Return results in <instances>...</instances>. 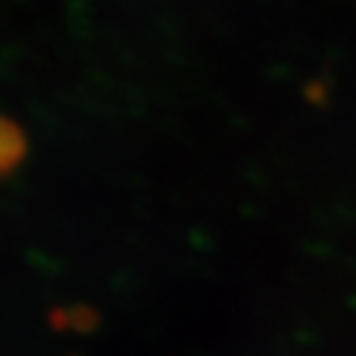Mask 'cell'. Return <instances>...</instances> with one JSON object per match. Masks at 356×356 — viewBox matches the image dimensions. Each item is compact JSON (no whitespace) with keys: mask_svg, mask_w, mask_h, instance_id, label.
I'll return each instance as SVG.
<instances>
[{"mask_svg":"<svg viewBox=\"0 0 356 356\" xmlns=\"http://www.w3.org/2000/svg\"><path fill=\"white\" fill-rule=\"evenodd\" d=\"M26 132L12 121V118H3L0 115V177L12 174L23 157H26Z\"/></svg>","mask_w":356,"mask_h":356,"instance_id":"1","label":"cell"}]
</instances>
